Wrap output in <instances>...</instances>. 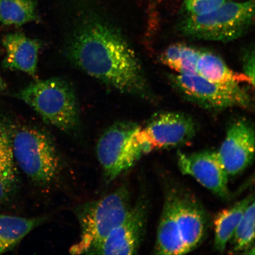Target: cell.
<instances>
[{
  "label": "cell",
  "mask_w": 255,
  "mask_h": 255,
  "mask_svg": "<svg viewBox=\"0 0 255 255\" xmlns=\"http://www.w3.org/2000/svg\"><path fill=\"white\" fill-rule=\"evenodd\" d=\"M66 53L89 75L122 93L152 101L150 86L134 50L119 30L95 15L82 18L70 34Z\"/></svg>",
  "instance_id": "6da1fadb"
},
{
  "label": "cell",
  "mask_w": 255,
  "mask_h": 255,
  "mask_svg": "<svg viewBox=\"0 0 255 255\" xmlns=\"http://www.w3.org/2000/svg\"><path fill=\"white\" fill-rule=\"evenodd\" d=\"M17 165L37 186H52L62 175L63 161L51 136L38 128L9 123Z\"/></svg>",
  "instance_id": "7a4b0ae2"
},
{
  "label": "cell",
  "mask_w": 255,
  "mask_h": 255,
  "mask_svg": "<svg viewBox=\"0 0 255 255\" xmlns=\"http://www.w3.org/2000/svg\"><path fill=\"white\" fill-rule=\"evenodd\" d=\"M130 196L125 186L103 198L80 205L76 209L81 228L79 240L70 249L72 255H89L128 214Z\"/></svg>",
  "instance_id": "3957f363"
},
{
  "label": "cell",
  "mask_w": 255,
  "mask_h": 255,
  "mask_svg": "<svg viewBox=\"0 0 255 255\" xmlns=\"http://www.w3.org/2000/svg\"><path fill=\"white\" fill-rule=\"evenodd\" d=\"M255 1H226L215 10L202 15H186L181 33L193 39L229 42L242 37L254 23Z\"/></svg>",
  "instance_id": "277c9868"
},
{
  "label": "cell",
  "mask_w": 255,
  "mask_h": 255,
  "mask_svg": "<svg viewBox=\"0 0 255 255\" xmlns=\"http://www.w3.org/2000/svg\"><path fill=\"white\" fill-rule=\"evenodd\" d=\"M17 96L47 124L68 133L78 129L77 100L71 86L64 80L51 78L34 82L19 92Z\"/></svg>",
  "instance_id": "5b68a950"
},
{
  "label": "cell",
  "mask_w": 255,
  "mask_h": 255,
  "mask_svg": "<svg viewBox=\"0 0 255 255\" xmlns=\"http://www.w3.org/2000/svg\"><path fill=\"white\" fill-rule=\"evenodd\" d=\"M139 128L136 123L121 121L108 128L98 139L96 152L107 183L116 179L147 154L137 134Z\"/></svg>",
  "instance_id": "8992f818"
},
{
  "label": "cell",
  "mask_w": 255,
  "mask_h": 255,
  "mask_svg": "<svg viewBox=\"0 0 255 255\" xmlns=\"http://www.w3.org/2000/svg\"><path fill=\"white\" fill-rule=\"evenodd\" d=\"M169 80L175 90L184 98L206 109L219 111L234 108H253L250 94L240 84H219L198 74L176 73L169 76Z\"/></svg>",
  "instance_id": "52a82bcc"
},
{
  "label": "cell",
  "mask_w": 255,
  "mask_h": 255,
  "mask_svg": "<svg viewBox=\"0 0 255 255\" xmlns=\"http://www.w3.org/2000/svg\"><path fill=\"white\" fill-rule=\"evenodd\" d=\"M147 214L148 203L142 197L131 207L124 221L112 231L90 254H136L144 238Z\"/></svg>",
  "instance_id": "ba28073f"
},
{
  "label": "cell",
  "mask_w": 255,
  "mask_h": 255,
  "mask_svg": "<svg viewBox=\"0 0 255 255\" xmlns=\"http://www.w3.org/2000/svg\"><path fill=\"white\" fill-rule=\"evenodd\" d=\"M177 157L181 173L193 177L222 199L230 197L229 175L220 160L218 152L205 150L190 154L178 152Z\"/></svg>",
  "instance_id": "9c48e42d"
},
{
  "label": "cell",
  "mask_w": 255,
  "mask_h": 255,
  "mask_svg": "<svg viewBox=\"0 0 255 255\" xmlns=\"http://www.w3.org/2000/svg\"><path fill=\"white\" fill-rule=\"evenodd\" d=\"M197 128L189 115L170 111L154 114L142 129L153 149H157L185 144L195 136Z\"/></svg>",
  "instance_id": "30bf717a"
},
{
  "label": "cell",
  "mask_w": 255,
  "mask_h": 255,
  "mask_svg": "<svg viewBox=\"0 0 255 255\" xmlns=\"http://www.w3.org/2000/svg\"><path fill=\"white\" fill-rule=\"evenodd\" d=\"M255 130L245 120L233 123L218 152L229 175L242 173L253 163L255 157Z\"/></svg>",
  "instance_id": "8fae6325"
},
{
  "label": "cell",
  "mask_w": 255,
  "mask_h": 255,
  "mask_svg": "<svg viewBox=\"0 0 255 255\" xmlns=\"http://www.w3.org/2000/svg\"><path fill=\"white\" fill-rule=\"evenodd\" d=\"M177 221L181 239L189 253L203 241L208 221L205 210L199 200L179 187Z\"/></svg>",
  "instance_id": "7c38bea8"
},
{
  "label": "cell",
  "mask_w": 255,
  "mask_h": 255,
  "mask_svg": "<svg viewBox=\"0 0 255 255\" xmlns=\"http://www.w3.org/2000/svg\"><path fill=\"white\" fill-rule=\"evenodd\" d=\"M178 187L169 188L165 194L154 249L156 255L188 254L177 221Z\"/></svg>",
  "instance_id": "4fadbf2b"
},
{
  "label": "cell",
  "mask_w": 255,
  "mask_h": 255,
  "mask_svg": "<svg viewBox=\"0 0 255 255\" xmlns=\"http://www.w3.org/2000/svg\"><path fill=\"white\" fill-rule=\"evenodd\" d=\"M6 51L5 66L8 68L36 76L40 41L21 33H10L2 40Z\"/></svg>",
  "instance_id": "5bb4252c"
},
{
  "label": "cell",
  "mask_w": 255,
  "mask_h": 255,
  "mask_svg": "<svg viewBox=\"0 0 255 255\" xmlns=\"http://www.w3.org/2000/svg\"><path fill=\"white\" fill-rule=\"evenodd\" d=\"M17 186V164L12 151L9 123L0 119V206L12 198Z\"/></svg>",
  "instance_id": "9a60e30c"
},
{
  "label": "cell",
  "mask_w": 255,
  "mask_h": 255,
  "mask_svg": "<svg viewBox=\"0 0 255 255\" xmlns=\"http://www.w3.org/2000/svg\"><path fill=\"white\" fill-rule=\"evenodd\" d=\"M46 220L44 216L28 218L0 214V254L14 250L28 234Z\"/></svg>",
  "instance_id": "2e32d148"
},
{
  "label": "cell",
  "mask_w": 255,
  "mask_h": 255,
  "mask_svg": "<svg viewBox=\"0 0 255 255\" xmlns=\"http://www.w3.org/2000/svg\"><path fill=\"white\" fill-rule=\"evenodd\" d=\"M254 199V194H250L216 215L214 219V248L217 251L223 253L225 251L245 210Z\"/></svg>",
  "instance_id": "e0dca14e"
},
{
  "label": "cell",
  "mask_w": 255,
  "mask_h": 255,
  "mask_svg": "<svg viewBox=\"0 0 255 255\" xmlns=\"http://www.w3.org/2000/svg\"><path fill=\"white\" fill-rule=\"evenodd\" d=\"M197 73L208 81L219 84L238 85L243 81L248 82L244 75L233 71L221 57L208 50H201Z\"/></svg>",
  "instance_id": "ac0fdd59"
},
{
  "label": "cell",
  "mask_w": 255,
  "mask_h": 255,
  "mask_svg": "<svg viewBox=\"0 0 255 255\" xmlns=\"http://www.w3.org/2000/svg\"><path fill=\"white\" fill-rule=\"evenodd\" d=\"M201 50L177 43L172 44L161 55V61L178 74L195 75Z\"/></svg>",
  "instance_id": "d6986e66"
},
{
  "label": "cell",
  "mask_w": 255,
  "mask_h": 255,
  "mask_svg": "<svg viewBox=\"0 0 255 255\" xmlns=\"http://www.w3.org/2000/svg\"><path fill=\"white\" fill-rule=\"evenodd\" d=\"M37 4L38 0H0V21L20 26L37 20Z\"/></svg>",
  "instance_id": "ffe728a7"
},
{
  "label": "cell",
  "mask_w": 255,
  "mask_h": 255,
  "mask_svg": "<svg viewBox=\"0 0 255 255\" xmlns=\"http://www.w3.org/2000/svg\"><path fill=\"white\" fill-rule=\"evenodd\" d=\"M255 199L250 203L235 229L232 239L233 251H245L253 247L255 241Z\"/></svg>",
  "instance_id": "44dd1931"
},
{
  "label": "cell",
  "mask_w": 255,
  "mask_h": 255,
  "mask_svg": "<svg viewBox=\"0 0 255 255\" xmlns=\"http://www.w3.org/2000/svg\"><path fill=\"white\" fill-rule=\"evenodd\" d=\"M227 0H184L187 15H202L215 10Z\"/></svg>",
  "instance_id": "7402d4cb"
},
{
  "label": "cell",
  "mask_w": 255,
  "mask_h": 255,
  "mask_svg": "<svg viewBox=\"0 0 255 255\" xmlns=\"http://www.w3.org/2000/svg\"><path fill=\"white\" fill-rule=\"evenodd\" d=\"M255 51L253 49L245 56L243 64L244 75L253 88L255 86Z\"/></svg>",
  "instance_id": "603a6c76"
},
{
  "label": "cell",
  "mask_w": 255,
  "mask_h": 255,
  "mask_svg": "<svg viewBox=\"0 0 255 255\" xmlns=\"http://www.w3.org/2000/svg\"><path fill=\"white\" fill-rule=\"evenodd\" d=\"M149 3V4L152 6H155L159 4V2H161L162 0H146Z\"/></svg>",
  "instance_id": "cb8c5ba5"
},
{
  "label": "cell",
  "mask_w": 255,
  "mask_h": 255,
  "mask_svg": "<svg viewBox=\"0 0 255 255\" xmlns=\"http://www.w3.org/2000/svg\"><path fill=\"white\" fill-rule=\"evenodd\" d=\"M3 87H4V84H3V82L1 78V76H0V90H1V89L3 88Z\"/></svg>",
  "instance_id": "d4e9b609"
}]
</instances>
